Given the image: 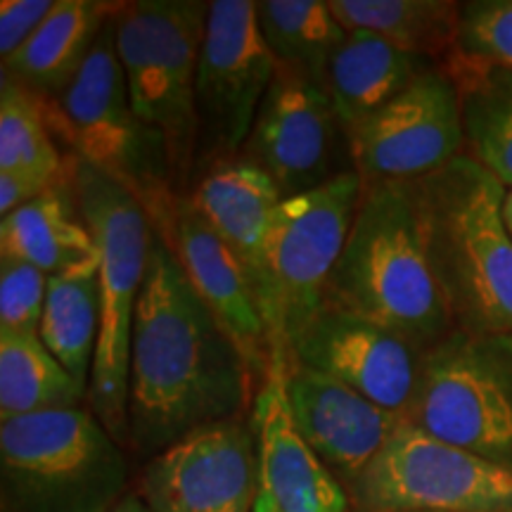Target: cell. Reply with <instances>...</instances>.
Here are the masks:
<instances>
[{
    "instance_id": "4",
    "label": "cell",
    "mask_w": 512,
    "mask_h": 512,
    "mask_svg": "<svg viewBox=\"0 0 512 512\" xmlns=\"http://www.w3.org/2000/svg\"><path fill=\"white\" fill-rule=\"evenodd\" d=\"M69 157L76 202L100 252V335L88 384V408L121 446H128L133 325L155 228L145 204L128 185L74 155Z\"/></svg>"
},
{
    "instance_id": "35",
    "label": "cell",
    "mask_w": 512,
    "mask_h": 512,
    "mask_svg": "<svg viewBox=\"0 0 512 512\" xmlns=\"http://www.w3.org/2000/svg\"><path fill=\"white\" fill-rule=\"evenodd\" d=\"M351 512H370V510H354V508H351ZM394 512H399V510H394Z\"/></svg>"
},
{
    "instance_id": "12",
    "label": "cell",
    "mask_w": 512,
    "mask_h": 512,
    "mask_svg": "<svg viewBox=\"0 0 512 512\" xmlns=\"http://www.w3.org/2000/svg\"><path fill=\"white\" fill-rule=\"evenodd\" d=\"M240 155L273 178L283 200L356 171L349 133L330 93L287 67L275 72Z\"/></svg>"
},
{
    "instance_id": "1",
    "label": "cell",
    "mask_w": 512,
    "mask_h": 512,
    "mask_svg": "<svg viewBox=\"0 0 512 512\" xmlns=\"http://www.w3.org/2000/svg\"><path fill=\"white\" fill-rule=\"evenodd\" d=\"M256 392L238 344L155 230L133 325L128 448L150 460L202 427L247 415Z\"/></svg>"
},
{
    "instance_id": "24",
    "label": "cell",
    "mask_w": 512,
    "mask_h": 512,
    "mask_svg": "<svg viewBox=\"0 0 512 512\" xmlns=\"http://www.w3.org/2000/svg\"><path fill=\"white\" fill-rule=\"evenodd\" d=\"M328 5L347 31H368L437 64L456 48L460 3L453 0H328Z\"/></svg>"
},
{
    "instance_id": "21",
    "label": "cell",
    "mask_w": 512,
    "mask_h": 512,
    "mask_svg": "<svg viewBox=\"0 0 512 512\" xmlns=\"http://www.w3.org/2000/svg\"><path fill=\"white\" fill-rule=\"evenodd\" d=\"M114 10L117 3L55 0L53 12L36 34L3 60V76L41 100H57L79 74Z\"/></svg>"
},
{
    "instance_id": "8",
    "label": "cell",
    "mask_w": 512,
    "mask_h": 512,
    "mask_svg": "<svg viewBox=\"0 0 512 512\" xmlns=\"http://www.w3.org/2000/svg\"><path fill=\"white\" fill-rule=\"evenodd\" d=\"M46 107L50 131L64 140L69 155L128 185L145 209L174 195L162 145L136 119L128 100L114 15L67 91Z\"/></svg>"
},
{
    "instance_id": "16",
    "label": "cell",
    "mask_w": 512,
    "mask_h": 512,
    "mask_svg": "<svg viewBox=\"0 0 512 512\" xmlns=\"http://www.w3.org/2000/svg\"><path fill=\"white\" fill-rule=\"evenodd\" d=\"M147 214L188 275L190 285L238 344L261 387L271 370L273 347L254 285L238 256L190 207L185 195H166L150 204Z\"/></svg>"
},
{
    "instance_id": "26",
    "label": "cell",
    "mask_w": 512,
    "mask_h": 512,
    "mask_svg": "<svg viewBox=\"0 0 512 512\" xmlns=\"http://www.w3.org/2000/svg\"><path fill=\"white\" fill-rule=\"evenodd\" d=\"M88 389L64 370L38 335L0 332V420L79 408Z\"/></svg>"
},
{
    "instance_id": "28",
    "label": "cell",
    "mask_w": 512,
    "mask_h": 512,
    "mask_svg": "<svg viewBox=\"0 0 512 512\" xmlns=\"http://www.w3.org/2000/svg\"><path fill=\"white\" fill-rule=\"evenodd\" d=\"M67 169L50 131L46 100L8 76L0 88V174H24L53 185Z\"/></svg>"
},
{
    "instance_id": "18",
    "label": "cell",
    "mask_w": 512,
    "mask_h": 512,
    "mask_svg": "<svg viewBox=\"0 0 512 512\" xmlns=\"http://www.w3.org/2000/svg\"><path fill=\"white\" fill-rule=\"evenodd\" d=\"M294 422L344 491L380 456L406 415L377 406L356 389L304 366H287Z\"/></svg>"
},
{
    "instance_id": "5",
    "label": "cell",
    "mask_w": 512,
    "mask_h": 512,
    "mask_svg": "<svg viewBox=\"0 0 512 512\" xmlns=\"http://www.w3.org/2000/svg\"><path fill=\"white\" fill-rule=\"evenodd\" d=\"M207 17L204 0H133L114 12L128 100L162 145L174 195L188 192L195 171V83Z\"/></svg>"
},
{
    "instance_id": "11",
    "label": "cell",
    "mask_w": 512,
    "mask_h": 512,
    "mask_svg": "<svg viewBox=\"0 0 512 512\" xmlns=\"http://www.w3.org/2000/svg\"><path fill=\"white\" fill-rule=\"evenodd\" d=\"M275 72L278 62L261 36L256 3H209L195 83V171L216 159L240 155Z\"/></svg>"
},
{
    "instance_id": "3",
    "label": "cell",
    "mask_w": 512,
    "mask_h": 512,
    "mask_svg": "<svg viewBox=\"0 0 512 512\" xmlns=\"http://www.w3.org/2000/svg\"><path fill=\"white\" fill-rule=\"evenodd\" d=\"M325 304L380 320L425 351L456 332L422 238L415 181L366 183Z\"/></svg>"
},
{
    "instance_id": "15",
    "label": "cell",
    "mask_w": 512,
    "mask_h": 512,
    "mask_svg": "<svg viewBox=\"0 0 512 512\" xmlns=\"http://www.w3.org/2000/svg\"><path fill=\"white\" fill-rule=\"evenodd\" d=\"M425 354L418 342L380 320L325 304L292 344L287 366L316 370L377 406L406 415Z\"/></svg>"
},
{
    "instance_id": "7",
    "label": "cell",
    "mask_w": 512,
    "mask_h": 512,
    "mask_svg": "<svg viewBox=\"0 0 512 512\" xmlns=\"http://www.w3.org/2000/svg\"><path fill=\"white\" fill-rule=\"evenodd\" d=\"M406 420L512 470V332H453L427 351Z\"/></svg>"
},
{
    "instance_id": "13",
    "label": "cell",
    "mask_w": 512,
    "mask_h": 512,
    "mask_svg": "<svg viewBox=\"0 0 512 512\" xmlns=\"http://www.w3.org/2000/svg\"><path fill=\"white\" fill-rule=\"evenodd\" d=\"M354 169L366 183L418 181L465 155L456 81L441 64L349 133Z\"/></svg>"
},
{
    "instance_id": "20",
    "label": "cell",
    "mask_w": 512,
    "mask_h": 512,
    "mask_svg": "<svg viewBox=\"0 0 512 512\" xmlns=\"http://www.w3.org/2000/svg\"><path fill=\"white\" fill-rule=\"evenodd\" d=\"M0 256L27 261L48 278L98 264V245L76 202L72 157L43 195L0 221Z\"/></svg>"
},
{
    "instance_id": "6",
    "label": "cell",
    "mask_w": 512,
    "mask_h": 512,
    "mask_svg": "<svg viewBox=\"0 0 512 512\" xmlns=\"http://www.w3.org/2000/svg\"><path fill=\"white\" fill-rule=\"evenodd\" d=\"M3 512H107L128 496L124 446L88 406L0 422Z\"/></svg>"
},
{
    "instance_id": "14",
    "label": "cell",
    "mask_w": 512,
    "mask_h": 512,
    "mask_svg": "<svg viewBox=\"0 0 512 512\" xmlns=\"http://www.w3.org/2000/svg\"><path fill=\"white\" fill-rule=\"evenodd\" d=\"M138 496L155 512H254L259 458L252 418L202 427L152 456Z\"/></svg>"
},
{
    "instance_id": "9",
    "label": "cell",
    "mask_w": 512,
    "mask_h": 512,
    "mask_svg": "<svg viewBox=\"0 0 512 512\" xmlns=\"http://www.w3.org/2000/svg\"><path fill=\"white\" fill-rule=\"evenodd\" d=\"M358 171L280 202L268 238V337L273 351L292 344L328 302V285L361 204Z\"/></svg>"
},
{
    "instance_id": "30",
    "label": "cell",
    "mask_w": 512,
    "mask_h": 512,
    "mask_svg": "<svg viewBox=\"0 0 512 512\" xmlns=\"http://www.w3.org/2000/svg\"><path fill=\"white\" fill-rule=\"evenodd\" d=\"M48 280L46 273L27 261L0 256V332L38 335Z\"/></svg>"
},
{
    "instance_id": "32",
    "label": "cell",
    "mask_w": 512,
    "mask_h": 512,
    "mask_svg": "<svg viewBox=\"0 0 512 512\" xmlns=\"http://www.w3.org/2000/svg\"><path fill=\"white\" fill-rule=\"evenodd\" d=\"M50 188L38 178L24 174H0V216H10L12 211L24 207V204L36 200Z\"/></svg>"
},
{
    "instance_id": "29",
    "label": "cell",
    "mask_w": 512,
    "mask_h": 512,
    "mask_svg": "<svg viewBox=\"0 0 512 512\" xmlns=\"http://www.w3.org/2000/svg\"><path fill=\"white\" fill-rule=\"evenodd\" d=\"M453 55L512 72V0L460 3Z\"/></svg>"
},
{
    "instance_id": "25",
    "label": "cell",
    "mask_w": 512,
    "mask_h": 512,
    "mask_svg": "<svg viewBox=\"0 0 512 512\" xmlns=\"http://www.w3.org/2000/svg\"><path fill=\"white\" fill-rule=\"evenodd\" d=\"M100 335V261L48 280L38 337L76 382L88 389Z\"/></svg>"
},
{
    "instance_id": "27",
    "label": "cell",
    "mask_w": 512,
    "mask_h": 512,
    "mask_svg": "<svg viewBox=\"0 0 512 512\" xmlns=\"http://www.w3.org/2000/svg\"><path fill=\"white\" fill-rule=\"evenodd\" d=\"M256 17L278 67L309 76L325 88L328 64L349 34L332 15L328 0H264L256 3Z\"/></svg>"
},
{
    "instance_id": "34",
    "label": "cell",
    "mask_w": 512,
    "mask_h": 512,
    "mask_svg": "<svg viewBox=\"0 0 512 512\" xmlns=\"http://www.w3.org/2000/svg\"><path fill=\"white\" fill-rule=\"evenodd\" d=\"M503 216H505V226L510 230V238H512V188L505 195V204H503Z\"/></svg>"
},
{
    "instance_id": "17",
    "label": "cell",
    "mask_w": 512,
    "mask_h": 512,
    "mask_svg": "<svg viewBox=\"0 0 512 512\" xmlns=\"http://www.w3.org/2000/svg\"><path fill=\"white\" fill-rule=\"evenodd\" d=\"M287 370V356L273 351L271 370L249 413L259 458L254 512H351L344 486L320 463L294 422Z\"/></svg>"
},
{
    "instance_id": "31",
    "label": "cell",
    "mask_w": 512,
    "mask_h": 512,
    "mask_svg": "<svg viewBox=\"0 0 512 512\" xmlns=\"http://www.w3.org/2000/svg\"><path fill=\"white\" fill-rule=\"evenodd\" d=\"M55 8V0H3L0 5V55H15Z\"/></svg>"
},
{
    "instance_id": "2",
    "label": "cell",
    "mask_w": 512,
    "mask_h": 512,
    "mask_svg": "<svg viewBox=\"0 0 512 512\" xmlns=\"http://www.w3.org/2000/svg\"><path fill=\"white\" fill-rule=\"evenodd\" d=\"M434 280L453 330L512 332V238L503 204L508 188L470 155L415 181Z\"/></svg>"
},
{
    "instance_id": "33",
    "label": "cell",
    "mask_w": 512,
    "mask_h": 512,
    "mask_svg": "<svg viewBox=\"0 0 512 512\" xmlns=\"http://www.w3.org/2000/svg\"><path fill=\"white\" fill-rule=\"evenodd\" d=\"M107 512H155L147 505L143 498H140L138 494H128L121 498V501L114 505V508H110Z\"/></svg>"
},
{
    "instance_id": "23",
    "label": "cell",
    "mask_w": 512,
    "mask_h": 512,
    "mask_svg": "<svg viewBox=\"0 0 512 512\" xmlns=\"http://www.w3.org/2000/svg\"><path fill=\"white\" fill-rule=\"evenodd\" d=\"M456 81L465 155L512 188V72L451 55L441 64Z\"/></svg>"
},
{
    "instance_id": "22",
    "label": "cell",
    "mask_w": 512,
    "mask_h": 512,
    "mask_svg": "<svg viewBox=\"0 0 512 512\" xmlns=\"http://www.w3.org/2000/svg\"><path fill=\"white\" fill-rule=\"evenodd\" d=\"M437 67L368 31H349L325 72V91L347 133L361 126L411 83Z\"/></svg>"
},
{
    "instance_id": "10",
    "label": "cell",
    "mask_w": 512,
    "mask_h": 512,
    "mask_svg": "<svg viewBox=\"0 0 512 512\" xmlns=\"http://www.w3.org/2000/svg\"><path fill=\"white\" fill-rule=\"evenodd\" d=\"M347 496L370 512H512V470L406 420Z\"/></svg>"
},
{
    "instance_id": "19",
    "label": "cell",
    "mask_w": 512,
    "mask_h": 512,
    "mask_svg": "<svg viewBox=\"0 0 512 512\" xmlns=\"http://www.w3.org/2000/svg\"><path fill=\"white\" fill-rule=\"evenodd\" d=\"M190 207L219 233L252 280L259 309L268 316V238L283 195L247 157L216 159L192 174ZM268 328V325H266Z\"/></svg>"
}]
</instances>
